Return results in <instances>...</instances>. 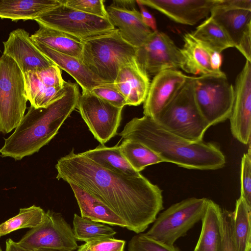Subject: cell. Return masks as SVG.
Instances as JSON below:
<instances>
[{
    "mask_svg": "<svg viewBox=\"0 0 251 251\" xmlns=\"http://www.w3.org/2000/svg\"><path fill=\"white\" fill-rule=\"evenodd\" d=\"M192 35L213 51L221 52L230 48H234L230 39L221 26L209 16L196 29Z\"/></svg>",
    "mask_w": 251,
    "mask_h": 251,
    "instance_id": "obj_28",
    "label": "cell"
},
{
    "mask_svg": "<svg viewBox=\"0 0 251 251\" xmlns=\"http://www.w3.org/2000/svg\"><path fill=\"white\" fill-rule=\"evenodd\" d=\"M73 230L76 241L85 243L113 238L116 233L106 224L83 218L76 214H74Z\"/></svg>",
    "mask_w": 251,
    "mask_h": 251,
    "instance_id": "obj_30",
    "label": "cell"
},
{
    "mask_svg": "<svg viewBox=\"0 0 251 251\" xmlns=\"http://www.w3.org/2000/svg\"><path fill=\"white\" fill-rule=\"evenodd\" d=\"M128 251H180L174 245L156 240L145 233L134 235L128 245Z\"/></svg>",
    "mask_w": 251,
    "mask_h": 251,
    "instance_id": "obj_32",
    "label": "cell"
},
{
    "mask_svg": "<svg viewBox=\"0 0 251 251\" xmlns=\"http://www.w3.org/2000/svg\"><path fill=\"white\" fill-rule=\"evenodd\" d=\"M77 251H91V250L88 243H85L78 247Z\"/></svg>",
    "mask_w": 251,
    "mask_h": 251,
    "instance_id": "obj_43",
    "label": "cell"
},
{
    "mask_svg": "<svg viewBox=\"0 0 251 251\" xmlns=\"http://www.w3.org/2000/svg\"><path fill=\"white\" fill-rule=\"evenodd\" d=\"M194 251H198L194 249Z\"/></svg>",
    "mask_w": 251,
    "mask_h": 251,
    "instance_id": "obj_46",
    "label": "cell"
},
{
    "mask_svg": "<svg viewBox=\"0 0 251 251\" xmlns=\"http://www.w3.org/2000/svg\"><path fill=\"white\" fill-rule=\"evenodd\" d=\"M82 153L98 165L107 169L130 176L141 174L129 164L121 152L120 145L107 147L100 144Z\"/></svg>",
    "mask_w": 251,
    "mask_h": 251,
    "instance_id": "obj_26",
    "label": "cell"
},
{
    "mask_svg": "<svg viewBox=\"0 0 251 251\" xmlns=\"http://www.w3.org/2000/svg\"><path fill=\"white\" fill-rule=\"evenodd\" d=\"M241 195L251 206V150L249 144L248 152L245 153L241 162Z\"/></svg>",
    "mask_w": 251,
    "mask_h": 251,
    "instance_id": "obj_34",
    "label": "cell"
},
{
    "mask_svg": "<svg viewBox=\"0 0 251 251\" xmlns=\"http://www.w3.org/2000/svg\"><path fill=\"white\" fill-rule=\"evenodd\" d=\"M56 178L99 199L137 234L153 223L163 209L162 191L140 174L130 176L105 168L74 149L55 165Z\"/></svg>",
    "mask_w": 251,
    "mask_h": 251,
    "instance_id": "obj_1",
    "label": "cell"
},
{
    "mask_svg": "<svg viewBox=\"0 0 251 251\" xmlns=\"http://www.w3.org/2000/svg\"><path fill=\"white\" fill-rule=\"evenodd\" d=\"M28 100L23 73L10 56L0 57V132H11L24 117Z\"/></svg>",
    "mask_w": 251,
    "mask_h": 251,
    "instance_id": "obj_6",
    "label": "cell"
},
{
    "mask_svg": "<svg viewBox=\"0 0 251 251\" xmlns=\"http://www.w3.org/2000/svg\"><path fill=\"white\" fill-rule=\"evenodd\" d=\"M189 76L175 70H165L155 75L144 102V116L155 120L175 97Z\"/></svg>",
    "mask_w": 251,
    "mask_h": 251,
    "instance_id": "obj_15",
    "label": "cell"
},
{
    "mask_svg": "<svg viewBox=\"0 0 251 251\" xmlns=\"http://www.w3.org/2000/svg\"><path fill=\"white\" fill-rule=\"evenodd\" d=\"M41 82L47 87H63L65 81L63 79L59 67L53 65L35 72Z\"/></svg>",
    "mask_w": 251,
    "mask_h": 251,
    "instance_id": "obj_37",
    "label": "cell"
},
{
    "mask_svg": "<svg viewBox=\"0 0 251 251\" xmlns=\"http://www.w3.org/2000/svg\"><path fill=\"white\" fill-rule=\"evenodd\" d=\"M34 251H60L57 250H54V249H41L37 250Z\"/></svg>",
    "mask_w": 251,
    "mask_h": 251,
    "instance_id": "obj_44",
    "label": "cell"
},
{
    "mask_svg": "<svg viewBox=\"0 0 251 251\" xmlns=\"http://www.w3.org/2000/svg\"><path fill=\"white\" fill-rule=\"evenodd\" d=\"M31 251L50 249L74 251L78 247L71 226L59 213L46 212L43 221L31 228L17 242Z\"/></svg>",
    "mask_w": 251,
    "mask_h": 251,
    "instance_id": "obj_10",
    "label": "cell"
},
{
    "mask_svg": "<svg viewBox=\"0 0 251 251\" xmlns=\"http://www.w3.org/2000/svg\"><path fill=\"white\" fill-rule=\"evenodd\" d=\"M184 44L180 49L182 55L181 69L185 72L201 75H219L212 69L210 57L214 52L196 39L191 33L183 35Z\"/></svg>",
    "mask_w": 251,
    "mask_h": 251,
    "instance_id": "obj_21",
    "label": "cell"
},
{
    "mask_svg": "<svg viewBox=\"0 0 251 251\" xmlns=\"http://www.w3.org/2000/svg\"><path fill=\"white\" fill-rule=\"evenodd\" d=\"M150 83L149 75L135 57L121 67L113 85L125 98L127 105L137 106L144 102Z\"/></svg>",
    "mask_w": 251,
    "mask_h": 251,
    "instance_id": "obj_18",
    "label": "cell"
},
{
    "mask_svg": "<svg viewBox=\"0 0 251 251\" xmlns=\"http://www.w3.org/2000/svg\"><path fill=\"white\" fill-rule=\"evenodd\" d=\"M106 10L111 24L118 27L122 38L134 47L141 46L152 32L135 8L124 9L110 5Z\"/></svg>",
    "mask_w": 251,
    "mask_h": 251,
    "instance_id": "obj_19",
    "label": "cell"
},
{
    "mask_svg": "<svg viewBox=\"0 0 251 251\" xmlns=\"http://www.w3.org/2000/svg\"><path fill=\"white\" fill-rule=\"evenodd\" d=\"M76 108L100 144L104 145L116 135L123 108L109 103L89 91H82Z\"/></svg>",
    "mask_w": 251,
    "mask_h": 251,
    "instance_id": "obj_11",
    "label": "cell"
},
{
    "mask_svg": "<svg viewBox=\"0 0 251 251\" xmlns=\"http://www.w3.org/2000/svg\"><path fill=\"white\" fill-rule=\"evenodd\" d=\"M251 206L240 196L231 217L232 236L236 251L251 250Z\"/></svg>",
    "mask_w": 251,
    "mask_h": 251,
    "instance_id": "obj_27",
    "label": "cell"
},
{
    "mask_svg": "<svg viewBox=\"0 0 251 251\" xmlns=\"http://www.w3.org/2000/svg\"><path fill=\"white\" fill-rule=\"evenodd\" d=\"M210 14L226 33L234 48L251 28V0H220Z\"/></svg>",
    "mask_w": 251,
    "mask_h": 251,
    "instance_id": "obj_14",
    "label": "cell"
},
{
    "mask_svg": "<svg viewBox=\"0 0 251 251\" xmlns=\"http://www.w3.org/2000/svg\"><path fill=\"white\" fill-rule=\"evenodd\" d=\"M232 213L222 210L221 240L218 251H236L232 236Z\"/></svg>",
    "mask_w": 251,
    "mask_h": 251,
    "instance_id": "obj_36",
    "label": "cell"
},
{
    "mask_svg": "<svg viewBox=\"0 0 251 251\" xmlns=\"http://www.w3.org/2000/svg\"><path fill=\"white\" fill-rule=\"evenodd\" d=\"M0 251H2V249H1L0 247Z\"/></svg>",
    "mask_w": 251,
    "mask_h": 251,
    "instance_id": "obj_45",
    "label": "cell"
},
{
    "mask_svg": "<svg viewBox=\"0 0 251 251\" xmlns=\"http://www.w3.org/2000/svg\"><path fill=\"white\" fill-rule=\"evenodd\" d=\"M69 184L77 201L82 217L127 228L125 222L103 202L75 185Z\"/></svg>",
    "mask_w": 251,
    "mask_h": 251,
    "instance_id": "obj_22",
    "label": "cell"
},
{
    "mask_svg": "<svg viewBox=\"0 0 251 251\" xmlns=\"http://www.w3.org/2000/svg\"><path fill=\"white\" fill-rule=\"evenodd\" d=\"M123 140L139 142L157 154L165 162L201 170L223 168L226 158L216 145L189 141L166 129L152 119L134 118L119 133Z\"/></svg>",
    "mask_w": 251,
    "mask_h": 251,
    "instance_id": "obj_2",
    "label": "cell"
},
{
    "mask_svg": "<svg viewBox=\"0 0 251 251\" xmlns=\"http://www.w3.org/2000/svg\"><path fill=\"white\" fill-rule=\"evenodd\" d=\"M220 0H137L154 9L174 22L193 25L207 17Z\"/></svg>",
    "mask_w": 251,
    "mask_h": 251,
    "instance_id": "obj_16",
    "label": "cell"
},
{
    "mask_svg": "<svg viewBox=\"0 0 251 251\" xmlns=\"http://www.w3.org/2000/svg\"><path fill=\"white\" fill-rule=\"evenodd\" d=\"M35 21L81 41L115 28L108 19L86 14L63 3L42 14Z\"/></svg>",
    "mask_w": 251,
    "mask_h": 251,
    "instance_id": "obj_9",
    "label": "cell"
},
{
    "mask_svg": "<svg viewBox=\"0 0 251 251\" xmlns=\"http://www.w3.org/2000/svg\"><path fill=\"white\" fill-rule=\"evenodd\" d=\"M62 3L68 7L86 14L108 19L103 0H62Z\"/></svg>",
    "mask_w": 251,
    "mask_h": 251,
    "instance_id": "obj_33",
    "label": "cell"
},
{
    "mask_svg": "<svg viewBox=\"0 0 251 251\" xmlns=\"http://www.w3.org/2000/svg\"><path fill=\"white\" fill-rule=\"evenodd\" d=\"M208 200L190 198L172 205L159 215L145 234L156 240L174 245L202 219Z\"/></svg>",
    "mask_w": 251,
    "mask_h": 251,
    "instance_id": "obj_7",
    "label": "cell"
},
{
    "mask_svg": "<svg viewBox=\"0 0 251 251\" xmlns=\"http://www.w3.org/2000/svg\"><path fill=\"white\" fill-rule=\"evenodd\" d=\"M250 251H251V250H250Z\"/></svg>",
    "mask_w": 251,
    "mask_h": 251,
    "instance_id": "obj_47",
    "label": "cell"
},
{
    "mask_svg": "<svg viewBox=\"0 0 251 251\" xmlns=\"http://www.w3.org/2000/svg\"><path fill=\"white\" fill-rule=\"evenodd\" d=\"M87 243L91 251H124L126 242L113 237L101 239Z\"/></svg>",
    "mask_w": 251,
    "mask_h": 251,
    "instance_id": "obj_38",
    "label": "cell"
},
{
    "mask_svg": "<svg viewBox=\"0 0 251 251\" xmlns=\"http://www.w3.org/2000/svg\"><path fill=\"white\" fill-rule=\"evenodd\" d=\"M34 43L55 65L71 75L81 87L82 91H91L94 87L105 84L97 77L81 59L59 52L40 43Z\"/></svg>",
    "mask_w": 251,
    "mask_h": 251,
    "instance_id": "obj_20",
    "label": "cell"
},
{
    "mask_svg": "<svg viewBox=\"0 0 251 251\" xmlns=\"http://www.w3.org/2000/svg\"><path fill=\"white\" fill-rule=\"evenodd\" d=\"M5 243V251H33L20 246L10 238L7 239Z\"/></svg>",
    "mask_w": 251,
    "mask_h": 251,
    "instance_id": "obj_42",
    "label": "cell"
},
{
    "mask_svg": "<svg viewBox=\"0 0 251 251\" xmlns=\"http://www.w3.org/2000/svg\"><path fill=\"white\" fill-rule=\"evenodd\" d=\"M222 63V56L221 53L217 52H213L210 57V64L212 70L216 73L223 72L221 70Z\"/></svg>",
    "mask_w": 251,
    "mask_h": 251,
    "instance_id": "obj_40",
    "label": "cell"
},
{
    "mask_svg": "<svg viewBox=\"0 0 251 251\" xmlns=\"http://www.w3.org/2000/svg\"><path fill=\"white\" fill-rule=\"evenodd\" d=\"M168 131L189 141L199 142L210 127L194 97V77L188 79L173 100L154 120Z\"/></svg>",
    "mask_w": 251,
    "mask_h": 251,
    "instance_id": "obj_5",
    "label": "cell"
},
{
    "mask_svg": "<svg viewBox=\"0 0 251 251\" xmlns=\"http://www.w3.org/2000/svg\"><path fill=\"white\" fill-rule=\"evenodd\" d=\"M222 209L208 200L205 214L201 220V232L195 249L198 251H218L221 240Z\"/></svg>",
    "mask_w": 251,
    "mask_h": 251,
    "instance_id": "obj_25",
    "label": "cell"
},
{
    "mask_svg": "<svg viewBox=\"0 0 251 251\" xmlns=\"http://www.w3.org/2000/svg\"><path fill=\"white\" fill-rule=\"evenodd\" d=\"M137 3L140 8V12L143 23L152 31L157 30V24L154 17L146 8L145 6L139 3Z\"/></svg>",
    "mask_w": 251,
    "mask_h": 251,
    "instance_id": "obj_39",
    "label": "cell"
},
{
    "mask_svg": "<svg viewBox=\"0 0 251 251\" xmlns=\"http://www.w3.org/2000/svg\"><path fill=\"white\" fill-rule=\"evenodd\" d=\"M79 95L77 84L67 82L66 91L60 99L44 107L30 105L14 132L5 139L0 155L20 160L38 151L57 134L76 108Z\"/></svg>",
    "mask_w": 251,
    "mask_h": 251,
    "instance_id": "obj_3",
    "label": "cell"
},
{
    "mask_svg": "<svg viewBox=\"0 0 251 251\" xmlns=\"http://www.w3.org/2000/svg\"><path fill=\"white\" fill-rule=\"evenodd\" d=\"M62 3V0H0V18L35 20Z\"/></svg>",
    "mask_w": 251,
    "mask_h": 251,
    "instance_id": "obj_23",
    "label": "cell"
},
{
    "mask_svg": "<svg viewBox=\"0 0 251 251\" xmlns=\"http://www.w3.org/2000/svg\"><path fill=\"white\" fill-rule=\"evenodd\" d=\"M136 0H114L111 5L124 9H132L135 8Z\"/></svg>",
    "mask_w": 251,
    "mask_h": 251,
    "instance_id": "obj_41",
    "label": "cell"
},
{
    "mask_svg": "<svg viewBox=\"0 0 251 251\" xmlns=\"http://www.w3.org/2000/svg\"><path fill=\"white\" fill-rule=\"evenodd\" d=\"M38 25L39 29L30 36L34 42L81 59L83 46L81 41L63 32Z\"/></svg>",
    "mask_w": 251,
    "mask_h": 251,
    "instance_id": "obj_24",
    "label": "cell"
},
{
    "mask_svg": "<svg viewBox=\"0 0 251 251\" xmlns=\"http://www.w3.org/2000/svg\"><path fill=\"white\" fill-rule=\"evenodd\" d=\"M91 92L116 107L123 108L127 105L125 98L113 84H103L96 86L91 90Z\"/></svg>",
    "mask_w": 251,
    "mask_h": 251,
    "instance_id": "obj_35",
    "label": "cell"
},
{
    "mask_svg": "<svg viewBox=\"0 0 251 251\" xmlns=\"http://www.w3.org/2000/svg\"><path fill=\"white\" fill-rule=\"evenodd\" d=\"M3 44V54L11 57L23 74L55 65L37 48L24 29L17 28L11 31Z\"/></svg>",
    "mask_w": 251,
    "mask_h": 251,
    "instance_id": "obj_17",
    "label": "cell"
},
{
    "mask_svg": "<svg viewBox=\"0 0 251 251\" xmlns=\"http://www.w3.org/2000/svg\"><path fill=\"white\" fill-rule=\"evenodd\" d=\"M81 42V60L105 84H113L121 67L136 57L137 48L125 41L117 28Z\"/></svg>",
    "mask_w": 251,
    "mask_h": 251,
    "instance_id": "obj_4",
    "label": "cell"
},
{
    "mask_svg": "<svg viewBox=\"0 0 251 251\" xmlns=\"http://www.w3.org/2000/svg\"><path fill=\"white\" fill-rule=\"evenodd\" d=\"M234 99L230 117L231 132L242 144H251V62L246 60L237 75Z\"/></svg>",
    "mask_w": 251,
    "mask_h": 251,
    "instance_id": "obj_13",
    "label": "cell"
},
{
    "mask_svg": "<svg viewBox=\"0 0 251 251\" xmlns=\"http://www.w3.org/2000/svg\"><path fill=\"white\" fill-rule=\"evenodd\" d=\"M194 97L199 110L210 126L229 118L234 90L224 72L194 77Z\"/></svg>",
    "mask_w": 251,
    "mask_h": 251,
    "instance_id": "obj_8",
    "label": "cell"
},
{
    "mask_svg": "<svg viewBox=\"0 0 251 251\" xmlns=\"http://www.w3.org/2000/svg\"><path fill=\"white\" fill-rule=\"evenodd\" d=\"M120 148L124 157L138 172L148 166L164 162L157 154L138 142L123 140Z\"/></svg>",
    "mask_w": 251,
    "mask_h": 251,
    "instance_id": "obj_29",
    "label": "cell"
},
{
    "mask_svg": "<svg viewBox=\"0 0 251 251\" xmlns=\"http://www.w3.org/2000/svg\"><path fill=\"white\" fill-rule=\"evenodd\" d=\"M136 58L149 75H154L165 70H178L182 59L180 49L167 34L158 30L137 49Z\"/></svg>",
    "mask_w": 251,
    "mask_h": 251,
    "instance_id": "obj_12",
    "label": "cell"
},
{
    "mask_svg": "<svg viewBox=\"0 0 251 251\" xmlns=\"http://www.w3.org/2000/svg\"><path fill=\"white\" fill-rule=\"evenodd\" d=\"M45 214L43 209L35 205L20 208L17 215L0 224V237L18 229L37 226L44 220Z\"/></svg>",
    "mask_w": 251,
    "mask_h": 251,
    "instance_id": "obj_31",
    "label": "cell"
}]
</instances>
